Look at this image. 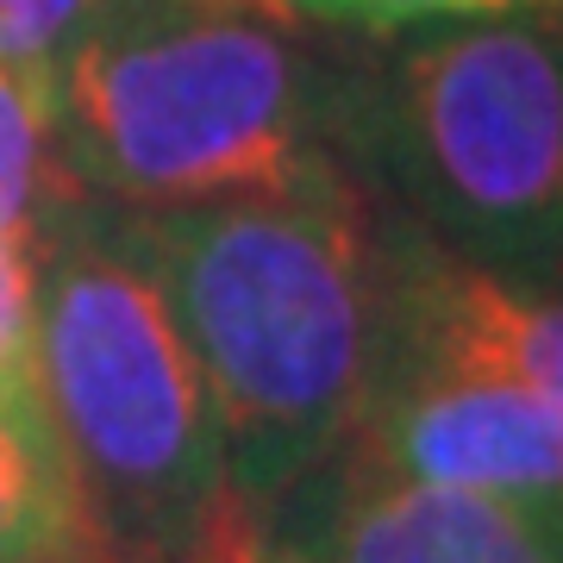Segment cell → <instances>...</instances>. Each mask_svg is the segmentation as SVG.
<instances>
[{
    "instance_id": "cell-1",
    "label": "cell",
    "mask_w": 563,
    "mask_h": 563,
    "mask_svg": "<svg viewBox=\"0 0 563 563\" xmlns=\"http://www.w3.org/2000/svg\"><path fill=\"white\" fill-rule=\"evenodd\" d=\"M225 432L232 488L263 520L357 426L383 363V201L357 169L282 195L120 213Z\"/></svg>"
},
{
    "instance_id": "cell-2",
    "label": "cell",
    "mask_w": 563,
    "mask_h": 563,
    "mask_svg": "<svg viewBox=\"0 0 563 563\" xmlns=\"http://www.w3.org/2000/svg\"><path fill=\"white\" fill-rule=\"evenodd\" d=\"M344 81L351 69L313 57L282 7L101 0L51 101L81 195L157 213L351 169Z\"/></svg>"
},
{
    "instance_id": "cell-3",
    "label": "cell",
    "mask_w": 563,
    "mask_h": 563,
    "mask_svg": "<svg viewBox=\"0 0 563 563\" xmlns=\"http://www.w3.org/2000/svg\"><path fill=\"white\" fill-rule=\"evenodd\" d=\"M32 388L113 563H269L225 432L120 207L81 195L38 276Z\"/></svg>"
},
{
    "instance_id": "cell-4",
    "label": "cell",
    "mask_w": 563,
    "mask_h": 563,
    "mask_svg": "<svg viewBox=\"0 0 563 563\" xmlns=\"http://www.w3.org/2000/svg\"><path fill=\"white\" fill-rule=\"evenodd\" d=\"M376 201L507 282H563V20H444L344 81Z\"/></svg>"
},
{
    "instance_id": "cell-5",
    "label": "cell",
    "mask_w": 563,
    "mask_h": 563,
    "mask_svg": "<svg viewBox=\"0 0 563 563\" xmlns=\"http://www.w3.org/2000/svg\"><path fill=\"white\" fill-rule=\"evenodd\" d=\"M339 457L383 476L514 501H563V413L495 369L383 351Z\"/></svg>"
},
{
    "instance_id": "cell-6",
    "label": "cell",
    "mask_w": 563,
    "mask_h": 563,
    "mask_svg": "<svg viewBox=\"0 0 563 563\" xmlns=\"http://www.w3.org/2000/svg\"><path fill=\"white\" fill-rule=\"evenodd\" d=\"M301 501V563H563V501L383 476L332 457Z\"/></svg>"
},
{
    "instance_id": "cell-7",
    "label": "cell",
    "mask_w": 563,
    "mask_h": 563,
    "mask_svg": "<svg viewBox=\"0 0 563 563\" xmlns=\"http://www.w3.org/2000/svg\"><path fill=\"white\" fill-rule=\"evenodd\" d=\"M383 351L495 369L563 413V282H507L383 207Z\"/></svg>"
},
{
    "instance_id": "cell-8",
    "label": "cell",
    "mask_w": 563,
    "mask_h": 563,
    "mask_svg": "<svg viewBox=\"0 0 563 563\" xmlns=\"http://www.w3.org/2000/svg\"><path fill=\"white\" fill-rule=\"evenodd\" d=\"M101 551L63 470L38 388H0V563H63Z\"/></svg>"
},
{
    "instance_id": "cell-9",
    "label": "cell",
    "mask_w": 563,
    "mask_h": 563,
    "mask_svg": "<svg viewBox=\"0 0 563 563\" xmlns=\"http://www.w3.org/2000/svg\"><path fill=\"white\" fill-rule=\"evenodd\" d=\"M81 201L57 144V101L44 81L0 69V244L51 239Z\"/></svg>"
},
{
    "instance_id": "cell-10",
    "label": "cell",
    "mask_w": 563,
    "mask_h": 563,
    "mask_svg": "<svg viewBox=\"0 0 563 563\" xmlns=\"http://www.w3.org/2000/svg\"><path fill=\"white\" fill-rule=\"evenodd\" d=\"M95 13L101 0H0V69L51 88Z\"/></svg>"
},
{
    "instance_id": "cell-11",
    "label": "cell",
    "mask_w": 563,
    "mask_h": 563,
    "mask_svg": "<svg viewBox=\"0 0 563 563\" xmlns=\"http://www.w3.org/2000/svg\"><path fill=\"white\" fill-rule=\"evenodd\" d=\"M288 20H313L332 32H363V38H401L420 25L444 20H483V13H520L532 0H276Z\"/></svg>"
},
{
    "instance_id": "cell-12",
    "label": "cell",
    "mask_w": 563,
    "mask_h": 563,
    "mask_svg": "<svg viewBox=\"0 0 563 563\" xmlns=\"http://www.w3.org/2000/svg\"><path fill=\"white\" fill-rule=\"evenodd\" d=\"M63 563H113L107 551H88V558H63Z\"/></svg>"
},
{
    "instance_id": "cell-13",
    "label": "cell",
    "mask_w": 563,
    "mask_h": 563,
    "mask_svg": "<svg viewBox=\"0 0 563 563\" xmlns=\"http://www.w3.org/2000/svg\"><path fill=\"white\" fill-rule=\"evenodd\" d=\"M551 7H558V13H563V0H551Z\"/></svg>"
}]
</instances>
